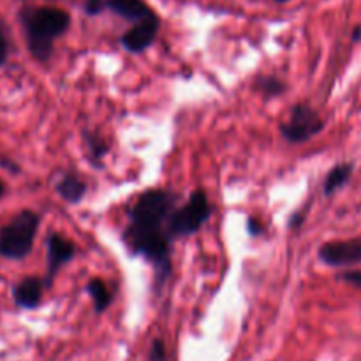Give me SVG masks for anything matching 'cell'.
I'll list each match as a JSON object with an SVG mask.
<instances>
[{"label": "cell", "instance_id": "obj_1", "mask_svg": "<svg viewBox=\"0 0 361 361\" xmlns=\"http://www.w3.org/2000/svg\"><path fill=\"white\" fill-rule=\"evenodd\" d=\"M18 20L23 27L28 51L37 62H48L51 59L55 41L71 27V14L51 6L21 7Z\"/></svg>", "mask_w": 361, "mask_h": 361}, {"label": "cell", "instance_id": "obj_2", "mask_svg": "<svg viewBox=\"0 0 361 361\" xmlns=\"http://www.w3.org/2000/svg\"><path fill=\"white\" fill-rule=\"evenodd\" d=\"M169 238L171 236L164 228H137V226L129 224V228L123 233V240L129 249L152 263L159 281H164L171 268Z\"/></svg>", "mask_w": 361, "mask_h": 361}, {"label": "cell", "instance_id": "obj_3", "mask_svg": "<svg viewBox=\"0 0 361 361\" xmlns=\"http://www.w3.org/2000/svg\"><path fill=\"white\" fill-rule=\"evenodd\" d=\"M41 217L34 210H21L0 226V257L9 261H21L34 250Z\"/></svg>", "mask_w": 361, "mask_h": 361}, {"label": "cell", "instance_id": "obj_4", "mask_svg": "<svg viewBox=\"0 0 361 361\" xmlns=\"http://www.w3.org/2000/svg\"><path fill=\"white\" fill-rule=\"evenodd\" d=\"M175 196L166 190H147L136 200L129 210L130 226L137 228H164V222L171 217Z\"/></svg>", "mask_w": 361, "mask_h": 361}, {"label": "cell", "instance_id": "obj_5", "mask_svg": "<svg viewBox=\"0 0 361 361\" xmlns=\"http://www.w3.org/2000/svg\"><path fill=\"white\" fill-rule=\"evenodd\" d=\"M212 215L210 201L203 190H194L189 201L173 212L168 221L169 236H190L200 231L201 226L208 221Z\"/></svg>", "mask_w": 361, "mask_h": 361}, {"label": "cell", "instance_id": "obj_6", "mask_svg": "<svg viewBox=\"0 0 361 361\" xmlns=\"http://www.w3.org/2000/svg\"><path fill=\"white\" fill-rule=\"evenodd\" d=\"M324 123L312 106L300 102L293 106L288 122L281 126V134L291 143H303L323 130Z\"/></svg>", "mask_w": 361, "mask_h": 361}, {"label": "cell", "instance_id": "obj_7", "mask_svg": "<svg viewBox=\"0 0 361 361\" xmlns=\"http://www.w3.org/2000/svg\"><path fill=\"white\" fill-rule=\"evenodd\" d=\"M319 259L328 267H353L361 264V236L342 242L324 243L319 249Z\"/></svg>", "mask_w": 361, "mask_h": 361}, {"label": "cell", "instance_id": "obj_8", "mask_svg": "<svg viewBox=\"0 0 361 361\" xmlns=\"http://www.w3.org/2000/svg\"><path fill=\"white\" fill-rule=\"evenodd\" d=\"M46 249H48V268H46L44 284L46 288H51L53 279L59 274L60 268L69 263V261H73L74 254H76V247L66 236L59 235V233H51L46 240Z\"/></svg>", "mask_w": 361, "mask_h": 361}, {"label": "cell", "instance_id": "obj_9", "mask_svg": "<svg viewBox=\"0 0 361 361\" xmlns=\"http://www.w3.org/2000/svg\"><path fill=\"white\" fill-rule=\"evenodd\" d=\"M159 27H161V20H159L157 14H152L145 20L136 21V25L122 35V44L133 53L145 51L148 46L154 44L159 34Z\"/></svg>", "mask_w": 361, "mask_h": 361}, {"label": "cell", "instance_id": "obj_10", "mask_svg": "<svg viewBox=\"0 0 361 361\" xmlns=\"http://www.w3.org/2000/svg\"><path fill=\"white\" fill-rule=\"evenodd\" d=\"M44 281L39 277H25L20 282H16L13 288V300L18 309L34 310L41 305L42 293H44Z\"/></svg>", "mask_w": 361, "mask_h": 361}, {"label": "cell", "instance_id": "obj_11", "mask_svg": "<svg viewBox=\"0 0 361 361\" xmlns=\"http://www.w3.org/2000/svg\"><path fill=\"white\" fill-rule=\"evenodd\" d=\"M106 6L111 13L134 23L155 14V11L145 0H106Z\"/></svg>", "mask_w": 361, "mask_h": 361}, {"label": "cell", "instance_id": "obj_12", "mask_svg": "<svg viewBox=\"0 0 361 361\" xmlns=\"http://www.w3.org/2000/svg\"><path fill=\"white\" fill-rule=\"evenodd\" d=\"M55 189L59 196L67 203H80L83 200L85 192H87L85 182L74 173H66V175L60 176L59 182L55 183Z\"/></svg>", "mask_w": 361, "mask_h": 361}, {"label": "cell", "instance_id": "obj_13", "mask_svg": "<svg viewBox=\"0 0 361 361\" xmlns=\"http://www.w3.org/2000/svg\"><path fill=\"white\" fill-rule=\"evenodd\" d=\"M353 171H355V166L351 162H342V164H337L330 173H328L326 180H324V194L326 196H331L335 190L342 189L345 183L351 178Z\"/></svg>", "mask_w": 361, "mask_h": 361}, {"label": "cell", "instance_id": "obj_14", "mask_svg": "<svg viewBox=\"0 0 361 361\" xmlns=\"http://www.w3.org/2000/svg\"><path fill=\"white\" fill-rule=\"evenodd\" d=\"M87 293L92 298V302H94L95 312L97 314L104 312L109 307V303H111V293H109L108 286L101 279H92L87 284Z\"/></svg>", "mask_w": 361, "mask_h": 361}, {"label": "cell", "instance_id": "obj_15", "mask_svg": "<svg viewBox=\"0 0 361 361\" xmlns=\"http://www.w3.org/2000/svg\"><path fill=\"white\" fill-rule=\"evenodd\" d=\"M256 90H259L263 95H268V97H274V95L284 94L286 85L277 76H263L256 81Z\"/></svg>", "mask_w": 361, "mask_h": 361}, {"label": "cell", "instance_id": "obj_16", "mask_svg": "<svg viewBox=\"0 0 361 361\" xmlns=\"http://www.w3.org/2000/svg\"><path fill=\"white\" fill-rule=\"evenodd\" d=\"M85 141H87V145H88V150L92 152V155H94L97 161H101V159L106 155V152H108V147H106V143L102 141V137H99L97 134L85 133Z\"/></svg>", "mask_w": 361, "mask_h": 361}, {"label": "cell", "instance_id": "obj_17", "mask_svg": "<svg viewBox=\"0 0 361 361\" xmlns=\"http://www.w3.org/2000/svg\"><path fill=\"white\" fill-rule=\"evenodd\" d=\"M148 360L150 361H168V351L162 341H154L148 351Z\"/></svg>", "mask_w": 361, "mask_h": 361}, {"label": "cell", "instance_id": "obj_18", "mask_svg": "<svg viewBox=\"0 0 361 361\" xmlns=\"http://www.w3.org/2000/svg\"><path fill=\"white\" fill-rule=\"evenodd\" d=\"M83 9L88 16H97L102 11L108 9V6H106V0H85Z\"/></svg>", "mask_w": 361, "mask_h": 361}, {"label": "cell", "instance_id": "obj_19", "mask_svg": "<svg viewBox=\"0 0 361 361\" xmlns=\"http://www.w3.org/2000/svg\"><path fill=\"white\" fill-rule=\"evenodd\" d=\"M7 59H9V39H7L6 30L0 25V67L6 66Z\"/></svg>", "mask_w": 361, "mask_h": 361}, {"label": "cell", "instance_id": "obj_20", "mask_svg": "<svg viewBox=\"0 0 361 361\" xmlns=\"http://www.w3.org/2000/svg\"><path fill=\"white\" fill-rule=\"evenodd\" d=\"M341 279L344 282H348V284H351V286H355V288L361 289V270L344 271V274L341 275Z\"/></svg>", "mask_w": 361, "mask_h": 361}, {"label": "cell", "instance_id": "obj_21", "mask_svg": "<svg viewBox=\"0 0 361 361\" xmlns=\"http://www.w3.org/2000/svg\"><path fill=\"white\" fill-rule=\"evenodd\" d=\"M0 168L7 169L9 173H14V175H18V173L21 171L20 166H18L14 161H11L9 157H0Z\"/></svg>", "mask_w": 361, "mask_h": 361}, {"label": "cell", "instance_id": "obj_22", "mask_svg": "<svg viewBox=\"0 0 361 361\" xmlns=\"http://www.w3.org/2000/svg\"><path fill=\"white\" fill-rule=\"evenodd\" d=\"M247 226H249V233L252 236H257L261 231H263V226H261L256 219H249V224Z\"/></svg>", "mask_w": 361, "mask_h": 361}, {"label": "cell", "instance_id": "obj_23", "mask_svg": "<svg viewBox=\"0 0 361 361\" xmlns=\"http://www.w3.org/2000/svg\"><path fill=\"white\" fill-rule=\"evenodd\" d=\"M361 39V27H356L355 30H353V41H360Z\"/></svg>", "mask_w": 361, "mask_h": 361}, {"label": "cell", "instance_id": "obj_24", "mask_svg": "<svg viewBox=\"0 0 361 361\" xmlns=\"http://www.w3.org/2000/svg\"><path fill=\"white\" fill-rule=\"evenodd\" d=\"M6 192H7V187H6V183H4V180L0 178V200L6 196Z\"/></svg>", "mask_w": 361, "mask_h": 361}, {"label": "cell", "instance_id": "obj_25", "mask_svg": "<svg viewBox=\"0 0 361 361\" xmlns=\"http://www.w3.org/2000/svg\"><path fill=\"white\" fill-rule=\"evenodd\" d=\"M275 2H279V4H286V2H289V0H275Z\"/></svg>", "mask_w": 361, "mask_h": 361}, {"label": "cell", "instance_id": "obj_26", "mask_svg": "<svg viewBox=\"0 0 361 361\" xmlns=\"http://www.w3.org/2000/svg\"><path fill=\"white\" fill-rule=\"evenodd\" d=\"M49 2H51V0H49Z\"/></svg>", "mask_w": 361, "mask_h": 361}]
</instances>
